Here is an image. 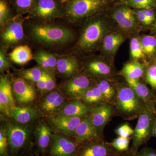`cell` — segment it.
I'll return each instance as SVG.
<instances>
[{
  "mask_svg": "<svg viewBox=\"0 0 156 156\" xmlns=\"http://www.w3.org/2000/svg\"><path fill=\"white\" fill-rule=\"evenodd\" d=\"M136 156H156V149L149 147H143L137 152Z\"/></svg>",
  "mask_w": 156,
  "mask_h": 156,
  "instance_id": "obj_44",
  "label": "cell"
},
{
  "mask_svg": "<svg viewBox=\"0 0 156 156\" xmlns=\"http://www.w3.org/2000/svg\"><path fill=\"white\" fill-rule=\"evenodd\" d=\"M144 55L152 58L156 54V37L154 36L144 35L140 38Z\"/></svg>",
  "mask_w": 156,
  "mask_h": 156,
  "instance_id": "obj_30",
  "label": "cell"
},
{
  "mask_svg": "<svg viewBox=\"0 0 156 156\" xmlns=\"http://www.w3.org/2000/svg\"><path fill=\"white\" fill-rule=\"evenodd\" d=\"M102 13L89 17L76 45L84 52L93 51L101 45L104 37L112 32L111 23Z\"/></svg>",
  "mask_w": 156,
  "mask_h": 156,
  "instance_id": "obj_1",
  "label": "cell"
},
{
  "mask_svg": "<svg viewBox=\"0 0 156 156\" xmlns=\"http://www.w3.org/2000/svg\"><path fill=\"white\" fill-rule=\"evenodd\" d=\"M16 107L12 91V83L9 78L2 76L0 78V109L9 115L11 110Z\"/></svg>",
  "mask_w": 156,
  "mask_h": 156,
  "instance_id": "obj_15",
  "label": "cell"
},
{
  "mask_svg": "<svg viewBox=\"0 0 156 156\" xmlns=\"http://www.w3.org/2000/svg\"><path fill=\"white\" fill-rule=\"evenodd\" d=\"M36 132L38 145L41 149L44 151L53 138L52 129L48 124L42 123L38 126Z\"/></svg>",
  "mask_w": 156,
  "mask_h": 156,
  "instance_id": "obj_29",
  "label": "cell"
},
{
  "mask_svg": "<svg viewBox=\"0 0 156 156\" xmlns=\"http://www.w3.org/2000/svg\"><path fill=\"white\" fill-rule=\"evenodd\" d=\"M113 106L106 103L95 105L88 115L98 136L103 138L105 128L114 114Z\"/></svg>",
  "mask_w": 156,
  "mask_h": 156,
  "instance_id": "obj_9",
  "label": "cell"
},
{
  "mask_svg": "<svg viewBox=\"0 0 156 156\" xmlns=\"http://www.w3.org/2000/svg\"><path fill=\"white\" fill-rule=\"evenodd\" d=\"M116 98L115 111L127 120L138 118L146 105L128 84H120L115 87Z\"/></svg>",
  "mask_w": 156,
  "mask_h": 156,
  "instance_id": "obj_2",
  "label": "cell"
},
{
  "mask_svg": "<svg viewBox=\"0 0 156 156\" xmlns=\"http://www.w3.org/2000/svg\"><path fill=\"white\" fill-rule=\"evenodd\" d=\"M61 1L64 2L65 3H66L67 2H68V1H69V0H61Z\"/></svg>",
  "mask_w": 156,
  "mask_h": 156,
  "instance_id": "obj_50",
  "label": "cell"
},
{
  "mask_svg": "<svg viewBox=\"0 0 156 156\" xmlns=\"http://www.w3.org/2000/svg\"><path fill=\"white\" fill-rule=\"evenodd\" d=\"M119 153L110 143L99 138L80 146L76 156H114Z\"/></svg>",
  "mask_w": 156,
  "mask_h": 156,
  "instance_id": "obj_8",
  "label": "cell"
},
{
  "mask_svg": "<svg viewBox=\"0 0 156 156\" xmlns=\"http://www.w3.org/2000/svg\"><path fill=\"white\" fill-rule=\"evenodd\" d=\"M9 64L8 59L4 50H2L0 52V70L3 72L9 68Z\"/></svg>",
  "mask_w": 156,
  "mask_h": 156,
  "instance_id": "obj_43",
  "label": "cell"
},
{
  "mask_svg": "<svg viewBox=\"0 0 156 156\" xmlns=\"http://www.w3.org/2000/svg\"><path fill=\"white\" fill-rule=\"evenodd\" d=\"M154 30H156V22L155 24L154 27Z\"/></svg>",
  "mask_w": 156,
  "mask_h": 156,
  "instance_id": "obj_51",
  "label": "cell"
},
{
  "mask_svg": "<svg viewBox=\"0 0 156 156\" xmlns=\"http://www.w3.org/2000/svg\"><path fill=\"white\" fill-rule=\"evenodd\" d=\"M144 77L146 82L153 89L156 90V67L154 65L146 68Z\"/></svg>",
  "mask_w": 156,
  "mask_h": 156,
  "instance_id": "obj_37",
  "label": "cell"
},
{
  "mask_svg": "<svg viewBox=\"0 0 156 156\" xmlns=\"http://www.w3.org/2000/svg\"><path fill=\"white\" fill-rule=\"evenodd\" d=\"M79 100L91 106H95L100 104L105 103L100 90L95 83L82 94Z\"/></svg>",
  "mask_w": 156,
  "mask_h": 156,
  "instance_id": "obj_26",
  "label": "cell"
},
{
  "mask_svg": "<svg viewBox=\"0 0 156 156\" xmlns=\"http://www.w3.org/2000/svg\"><path fill=\"white\" fill-rule=\"evenodd\" d=\"M84 117H72L58 115L50 119L56 129L68 135H74L76 128Z\"/></svg>",
  "mask_w": 156,
  "mask_h": 156,
  "instance_id": "obj_19",
  "label": "cell"
},
{
  "mask_svg": "<svg viewBox=\"0 0 156 156\" xmlns=\"http://www.w3.org/2000/svg\"><path fill=\"white\" fill-rule=\"evenodd\" d=\"M125 40L126 36L122 32L112 31L108 34L100 45L104 55L109 59H112Z\"/></svg>",
  "mask_w": 156,
  "mask_h": 156,
  "instance_id": "obj_16",
  "label": "cell"
},
{
  "mask_svg": "<svg viewBox=\"0 0 156 156\" xmlns=\"http://www.w3.org/2000/svg\"><path fill=\"white\" fill-rule=\"evenodd\" d=\"M65 9L61 0H36L28 14L34 19L48 21L65 17Z\"/></svg>",
  "mask_w": 156,
  "mask_h": 156,
  "instance_id": "obj_6",
  "label": "cell"
},
{
  "mask_svg": "<svg viewBox=\"0 0 156 156\" xmlns=\"http://www.w3.org/2000/svg\"><path fill=\"white\" fill-rule=\"evenodd\" d=\"M111 17L120 28L125 31H131L138 23L133 9L124 4L115 3L111 10Z\"/></svg>",
  "mask_w": 156,
  "mask_h": 156,
  "instance_id": "obj_7",
  "label": "cell"
},
{
  "mask_svg": "<svg viewBox=\"0 0 156 156\" xmlns=\"http://www.w3.org/2000/svg\"><path fill=\"white\" fill-rule=\"evenodd\" d=\"M145 69L144 65L134 60L124 65L121 73L125 78L139 80L144 75Z\"/></svg>",
  "mask_w": 156,
  "mask_h": 156,
  "instance_id": "obj_27",
  "label": "cell"
},
{
  "mask_svg": "<svg viewBox=\"0 0 156 156\" xmlns=\"http://www.w3.org/2000/svg\"><path fill=\"white\" fill-rule=\"evenodd\" d=\"M44 71L41 67H34L23 71L21 74L24 80L37 83L41 78Z\"/></svg>",
  "mask_w": 156,
  "mask_h": 156,
  "instance_id": "obj_34",
  "label": "cell"
},
{
  "mask_svg": "<svg viewBox=\"0 0 156 156\" xmlns=\"http://www.w3.org/2000/svg\"><path fill=\"white\" fill-rule=\"evenodd\" d=\"M86 71L89 75L97 78H106L113 74L111 66L106 62L99 59H94L87 62Z\"/></svg>",
  "mask_w": 156,
  "mask_h": 156,
  "instance_id": "obj_21",
  "label": "cell"
},
{
  "mask_svg": "<svg viewBox=\"0 0 156 156\" xmlns=\"http://www.w3.org/2000/svg\"><path fill=\"white\" fill-rule=\"evenodd\" d=\"M37 89L41 92H46L47 87V80H46V70L44 69V73L41 78L36 83Z\"/></svg>",
  "mask_w": 156,
  "mask_h": 156,
  "instance_id": "obj_46",
  "label": "cell"
},
{
  "mask_svg": "<svg viewBox=\"0 0 156 156\" xmlns=\"http://www.w3.org/2000/svg\"><path fill=\"white\" fill-rule=\"evenodd\" d=\"M94 106H89L80 100H75L65 105L59 115L72 117H85L89 114Z\"/></svg>",
  "mask_w": 156,
  "mask_h": 156,
  "instance_id": "obj_22",
  "label": "cell"
},
{
  "mask_svg": "<svg viewBox=\"0 0 156 156\" xmlns=\"http://www.w3.org/2000/svg\"><path fill=\"white\" fill-rule=\"evenodd\" d=\"M114 0H69L66 3L65 17L76 21L103 13Z\"/></svg>",
  "mask_w": 156,
  "mask_h": 156,
  "instance_id": "obj_4",
  "label": "cell"
},
{
  "mask_svg": "<svg viewBox=\"0 0 156 156\" xmlns=\"http://www.w3.org/2000/svg\"><path fill=\"white\" fill-rule=\"evenodd\" d=\"M56 69L62 75L67 77H72L78 74L79 64L75 57L62 56L58 58Z\"/></svg>",
  "mask_w": 156,
  "mask_h": 156,
  "instance_id": "obj_23",
  "label": "cell"
},
{
  "mask_svg": "<svg viewBox=\"0 0 156 156\" xmlns=\"http://www.w3.org/2000/svg\"><path fill=\"white\" fill-rule=\"evenodd\" d=\"M131 139V137L119 136L114 139L110 143L117 151L120 153L125 152L129 150V144Z\"/></svg>",
  "mask_w": 156,
  "mask_h": 156,
  "instance_id": "obj_35",
  "label": "cell"
},
{
  "mask_svg": "<svg viewBox=\"0 0 156 156\" xmlns=\"http://www.w3.org/2000/svg\"><path fill=\"white\" fill-rule=\"evenodd\" d=\"M36 0H10L17 15L28 13Z\"/></svg>",
  "mask_w": 156,
  "mask_h": 156,
  "instance_id": "obj_32",
  "label": "cell"
},
{
  "mask_svg": "<svg viewBox=\"0 0 156 156\" xmlns=\"http://www.w3.org/2000/svg\"><path fill=\"white\" fill-rule=\"evenodd\" d=\"M20 15H17V17L11 19L3 30L2 38L5 44L8 45L17 44L24 38L23 20Z\"/></svg>",
  "mask_w": 156,
  "mask_h": 156,
  "instance_id": "obj_14",
  "label": "cell"
},
{
  "mask_svg": "<svg viewBox=\"0 0 156 156\" xmlns=\"http://www.w3.org/2000/svg\"><path fill=\"white\" fill-rule=\"evenodd\" d=\"M14 100L18 103L27 104L33 101L36 92L32 84L22 78H16L12 83Z\"/></svg>",
  "mask_w": 156,
  "mask_h": 156,
  "instance_id": "obj_12",
  "label": "cell"
},
{
  "mask_svg": "<svg viewBox=\"0 0 156 156\" xmlns=\"http://www.w3.org/2000/svg\"><path fill=\"white\" fill-rule=\"evenodd\" d=\"M80 146L66 136L56 135L52 138L50 147L52 156H76Z\"/></svg>",
  "mask_w": 156,
  "mask_h": 156,
  "instance_id": "obj_10",
  "label": "cell"
},
{
  "mask_svg": "<svg viewBox=\"0 0 156 156\" xmlns=\"http://www.w3.org/2000/svg\"><path fill=\"white\" fill-rule=\"evenodd\" d=\"M130 50L131 57L135 61H137L145 56L139 37H134L131 39L130 44Z\"/></svg>",
  "mask_w": 156,
  "mask_h": 156,
  "instance_id": "obj_33",
  "label": "cell"
},
{
  "mask_svg": "<svg viewBox=\"0 0 156 156\" xmlns=\"http://www.w3.org/2000/svg\"><path fill=\"white\" fill-rule=\"evenodd\" d=\"M9 115L20 124H27L33 120L37 115L36 111L31 107L18 106L11 110Z\"/></svg>",
  "mask_w": 156,
  "mask_h": 156,
  "instance_id": "obj_24",
  "label": "cell"
},
{
  "mask_svg": "<svg viewBox=\"0 0 156 156\" xmlns=\"http://www.w3.org/2000/svg\"><path fill=\"white\" fill-rule=\"evenodd\" d=\"M9 144L8 139L5 131L2 129L0 131V154L2 156H6L7 147Z\"/></svg>",
  "mask_w": 156,
  "mask_h": 156,
  "instance_id": "obj_40",
  "label": "cell"
},
{
  "mask_svg": "<svg viewBox=\"0 0 156 156\" xmlns=\"http://www.w3.org/2000/svg\"><path fill=\"white\" fill-rule=\"evenodd\" d=\"M114 156H136V155H135L133 154L129 150L128 151L125 152L120 153L117 154Z\"/></svg>",
  "mask_w": 156,
  "mask_h": 156,
  "instance_id": "obj_47",
  "label": "cell"
},
{
  "mask_svg": "<svg viewBox=\"0 0 156 156\" xmlns=\"http://www.w3.org/2000/svg\"><path fill=\"white\" fill-rule=\"evenodd\" d=\"M3 130L7 135L11 151L14 152L25 144L30 132L28 128L25 126L13 124H8Z\"/></svg>",
  "mask_w": 156,
  "mask_h": 156,
  "instance_id": "obj_11",
  "label": "cell"
},
{
  "mask_svg": "<svg viewBox=\"0 0 156 156\" xmlns=\"http://www.w3.org/2000/svg\"><path fill=\"white\" fill-rule=\"evenodd\" d=\"M74 136L76 143L80 146L94 140L102 138L98 136L88 115L84 117L76 128Z\"/></svg>",
  "mask_w": 156,
  "mask_h": 156,
  "instance_id": "obj_17",
  "label": "cell"
},
{
  "mask_svg": "<svg viewBox=\"0 0 156 156\" xmlns=\"http://www.w3.org/2000/svg\"><path fill=\"white\" fill-rule=\"evenodd\" d=\"M31 34L37 43L46 46L64 44L73 38V34L69 28L48 23L34 25L31 29Z\"/></svg>",
  "mask_w": 156,
  "mask_h": 156,
  "instance_id": "obj_3",
  "label": "cell"
},
{
  "mask_svg": "<svg viewBox=\"0 0 156 156\" xmlns=\"http://www.w3.org/2000/svg\"><path fill=\"white\" fill-rule=\"evenodd\" d=\"M95 84L100 90L105 102L114 105L116 98L115 88L106 78H98Z\"/></svg>",
  "mask_w": 156,
  "mask_h": 156,
  "instance_id": "obj_25",
  "label": "cell"
},
{
  "mask_svg": "<svg viewBox=\"0 0 156 156\" xmlns=\"http://www.w3.org/2000/svg\"><path fill=\"white\" fill-rule=\"evenodd\" d=\"M39 55L47 62L50 66L51 71H54L57 68L58 58L54 54H52L44 50H41L37 52Z\"/></svg>",
  "mask_w": 156,
  "mask_h": 156,
  "instance_id": "obj_38",
  "label": "cell"
},
{
  "mask_svg": "<svg viewBox=\"0 0 156 156\" xmlns=\"http://www.w3.org/2000/svg\"><path fill=\"white\" fill-rule=\"evenodd\" d=\"M88 76L77 74L67 81L64 85L66 94L75 100H79L82 94L93 84Z\"/></svg>",
  "mask_w": 156,
  "mask_h": 156,
  "instance_id": "obj_13",
  "label": "cell"
},
{
  "mask_svg": "<svg viewBox=\"0 0 156 156\" xmlns=\"http://www.w3.org/2000/svg\"><path fill=\"white\" fill-rule=\"evenodd\" d=\"M65 99L63 95L57 91L50 92L41 104L42 111L46 114L53 115L62 110L64 105Z\"/></svg>",
  "mask_w": 156,
  "mask_h": 156,
  "instance_id": "obj_20",
  "label": "cell"
},
{
  "mask_svg": "<svg viewBox=\"0 0 156 156\" xmlns=\"http://www.w3.org/2000/svg\"><path fill=\"white\" fill-rule=\"evenodd\" d=\"M115 132L119 136L130 137L134 134V130L129 126L128 123L123 124L115 130Z\"/></svg>",
  "mask_w": 156,
  "mask_h": 156,
  "instance_id": "obj_39",
  "label": "cell"
},
{
  "mask_svg": "<svg viewBox=\"0 0 156 156\" xmlns=\"http://www.w3.org/2000/svg\"><path fill=\"white\" fill-rule=\"evenodd\" d=\"M142 9L150 24H151L155 21L156 18L155 11L154 10V8Z\"/></svg>",
  "mask_w": 156,
  "mask_h": 156,
  "instance_id": "obj_45",
  "label": "cell"
},
{
  "mask_svg": "<svg viewBox=\"0 0 156 156\" xmlns=\"http://www.w3.org/2000/svg\"><path fill=\"white\" fill-rule=\"evenodd\" d=\"M153 65H154L156 67V55H155L154 58V59Z\"/></svg>",
  "mask_w": 156,
  "mask_h": 156,
  "instance_id": "obj_49",
  "label": "cell"
},
{
  "mask_svg": "<svg viewBox=\"0 0 156 156\" xmlns=\"http://www.w3.org/2000/svg\"><path fill=\"white\" fill-rule=\"evenodd\" d=\"M133 9L138 23L144 26L150 25L142 9Z\"/></svg>",
  "mask_w": 156,
  "mask_h": 156,
  "instance_id": "obj_41",
  "label": "cell"
},
{
  "mask_svg": "<svg viewBox=\"0 0 156 156\" xmlns=\"http://www.w3.org/2000/svg\"><path fill=\"white\" fill-rule=\"evenodd\" d=\"M125 78L127 84L146 105L156 108V96L146 85L139 80Z\"/></svg>",
  "mask_w": 156,
  "mask_h": 156,
  "instance_id": "obj_18",
  "label": "cell"
},
{
  "mask_svg": "<svg viewBox=\"0 0 156 156\" xmlns=\"http://www.w3.org/2000/svg\"><path fill=\"white\" fill-rule=\"evenodd\" d=\"M153 136L156 138V114L155 120L154 125L153 132Z\"/></svg>",
  "mask_w": 156,
  "mask_h": 156,
  "instance_id": "obj_48",
  "label": "cell"
},
{
  "mask_svg": "<svg viewBox=\"0 0 156 156\" xmlns=\"http://www.w3.org/2000/svg\"><path fill=\"white\" fill-rule=\"evenodd\" d=\"M47 87L46 92H50L53 90L56 87V82L52 74L50 72L46 70Z\"/></svg>",
  "mask_w": 156,
  "mask_h": 156,
  "instance_id": "obj_42",
  "label": "cell"
},
{
  "mask_svg": "<svg viewBox=\"0 0 156 156\" xmlns=\"http://www.w3.org/2000/svg\"><path fill=\"white\" fill-rule=\"evenodd\" d=\"M12 4L10 0H0V23L2 25L11 17Z\"/></svg>",
  "mask_w": 156,
  "mask_h": 156,
  "instance_id": "obj_36",
  "label": "cell"
},
{
  "mask_svg": "<svg viewBox=\"0 0 156 156\" xmlns=\"http://www.w3.org/2000/svg\"><path fill=\"white\" fill-rule=\"evenodd\" d=\"M116 3L126 5L131 9H145L155 7L156 0H119Z\"/></svg>",
  "mask_w": 156,
  "mask_h": 156,
  "instance_id": "obj_31",
  "label": "cell"
},
{
  "mask_svg": "<svg viewBox=\"0 0 156 156\" xmlns=\"http://www.w3.org/2000/svg\"><path fill=\"white\" fill-rule=\"evenodd\" d=\"M156 108L146 105L138 116V121L131 136L132 142L129 151L136 155L140 148L147 144L153 136Z\"/></svg>",
  "mask_w": 156,
  "mask_h": 156,
  "instance_id": "obj_5",
  "label": "cell"
},
{
  "mask_svg": "<svg viewBox=\"0 0 156 156\" xmlns=\"http://www.w3.org/2000/svg\"><path fill=\"white\" fill-rule=\"evenodd\" d=\"M10 58L14 63L23 65L34 58L30 48L27 46H18L9 54Z\"/></svg>",
  "mask_w": 156,
  "mask_h": 156,
  "instance_id": "obj_28",
  "label": "cell"
}]
</instances>
